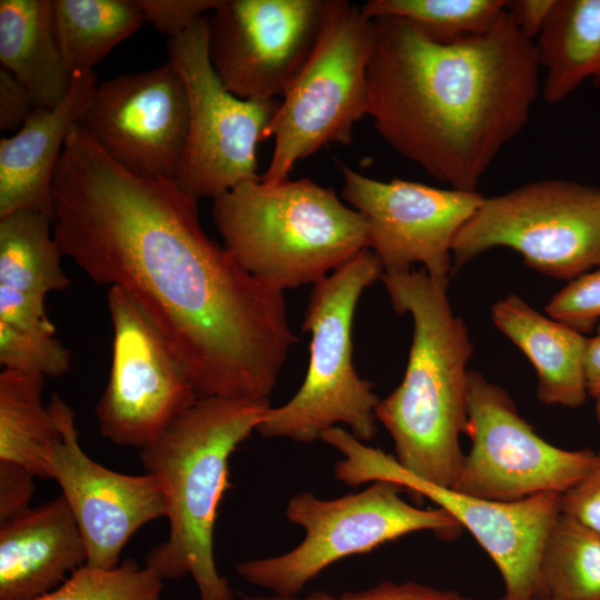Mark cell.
I'll return each mask as SVG.
<instances>
[{
    "label": "cell",
    "mask_w": 600,
    "mask_h": 600,
    "mask_svg": "<svg viewBox=\"0 0 600 600\" xmlns=\"http://www.w3.org/2000/svg\"><path fill=\"white\" fill-rule=\"evenodd\" d=\"M52 196L63 257L137 303L199 398L268 399L296 341L283 291L206 234L196 198L126 170L79 124Z\"/></svg>",
    "instance_id": "obj_1"
},
{
    "label": "cell",
    "mask_w": 600,
    "mask_h": 600,
    "mask_svg": "<svg viewBox=\"0 0 600 600\" xmlns=\"http://www.w3.org/2000/svg\"><path fill=\"white\" fill-rule=\"evenodd\" d=\"M372 27L367 114L377 132L431 178L477 191L541 93L536 41L507 10L489 31L447 43L402 18Z\"/></svg>",
    "instance_id": "obj_2"
},
{
    "label": "cell",
    "mask_w": 600,
    "mask_h": 600,
    "mask_svg": "<svg viewBox=\"0 0 600 600\" xmlns=\"http://www.w3.org/2000/svg\"><path fill=\"white\" fill-rule=\"evenodd\" d=\"M390 302L413 322L409 359L401 383L376 408L390 433L398 463L414 477L453 488L464 453L467 364L473 346L464 321L454 314L448 283L424 269L383 272Z\"/></svg>",
    "instance_id": "obj_3"
},
{
    "label": "cell",
    "mask_w": 600,
    "mask_h": 600,
    "mask_svg": "<svg viewBox=\"0 0 600 600\" xmlns=\"http://www.w3.org/2000/svg\"><path fill=\"white\" fill-rule=\"evenodd\" d=\"M269 399L200 397L153 442L140 449L161 488L170 531L146 557L162 579L190 574L200 600H233L217 570L213 528L229 483V460L256 431Z\"/></svg>",
    "instance_id": "obj_4"
},
{
    "label": "cell",
    "mask_w": 600,
    "mask_h": 600,
    "mask_svg": "<svg viewBox=\"0 0 600 600\" xmlns=\"http://www.w3.org/2000/svg\"><path fill=\"white\" fill-rule=\"evenodd\" d=\"M223 247L281 290L316 283L368 248V226L331 188L310 179L247 180L213 199Z\"/></svg>",
    "instance_id": "obj_5"
},
{
    "label": "cell",
    "mask_w": 600,
    "mask_h": 600,
    "mask_svg": "<svg viewBox=\"0 0 600 600\" xmlns=\"http://www.w3.org/2000/svg\"><path fill=\"white\" fill-rule=\"evenodd\" d=\"M383 272L367 248L313 284L302 324L310 333L307 374L289 401L269 408L256 429L260 436L313 443L346 424L361 441L374 438L380 399L353 366L352 324L362 292Z\"/></svg>",
    "instance_id": "obj_6"
},
{
    "label": "cell",
    "mask_w": 600,
    "mask_h": 600,
    "mask_svg": "<svg viewBox=\"0 0 600 600\" xmlns=\"http://www.w3.org/2000/svg\"><path fill=\"white\" fill-rule=\"evenodd\" d=\"M404 491L397 482L377 480L357 493L333 499L300 492L288 501L286 517L304 530L302 541L280 556L238 563L236 571L272 596L296 597L343 558L418 531L429 530L441 538L459 532L461 526L444 509L411 506L402 498Z\"/></svg>",
    "instance_id": "obj_7"
},
{
    "label": "cell",
    "mask_w": 600,
    "mask_h": 600,
    "mask_svg": "<svg viewBox=\"0 0 600 600\" xmlns=\"http://www.w3.org/2000/svg\"><path fill=\"white\" fill-rule=\"evenodd\" d=\"M372 37V20L361 6L334 0L314 50L266 131L274 148L263 182L288 180L298 161L328 144L351 142L356 123L368 113Z\"/></svg>",
    "instance_id": "obj_8"
},
{
    "label": "cell",
    "mask_w": 600,
    "mask_h": 600,
    "mask_svg": "<svg viewBox=\"0 0 600 600\" xmlns=\"http://www.w3.org/2000/svg\"><path fill=\"white\" fill-rule=\"evenodd\" d=\"M497 247L571 281L600 266V187L542 179L483 198L452 244L453 272Z\"/></svg>",
    "instance_id": "obj_9"
},
{
    "label": "cell",
    "mask_w": 600,
    "mask_h": 600,
    "mask_svg": "<svg viewBox=\"0 0 600 600\" xmlns=\"http://www.w3.org/2000/svg\"><path fill=\"white\" fill-rule=\"evenodd\" d=\"M321 440L343 456L333 468L338 481L350 487L397 482L432 500L468 529L500 571L504 584L500 600H533L538 594L541 550L561 512V494L540 493L516 502L479 499L414 477L392 454L367 446L341 427L329 429Z\"/></svg>",
    "instance_id": "obj_10"
},
{
    "label": "cell",
    "mask_w": 600,
    "mask_h": 600,
    "mask_svg": "<svg viewBox=\"0 0 600 600\" xmlns=\"http://www.w3.org/2000/svg\"><path fill=\"white\" fill-rule=\"evenodd\" d=\"M207 16L168 41L169 60L183 80L189 126L177 184L189 196L212 198L259 179L257 146L280 107L278 99L246 100L229 92L208 52Z\"/></svg>",
    "instance_id": "obj_11"
},
{
    "label": "cell",
    "mask_w": 600,
    "mask_h": 600,
    "mask_svg": "<svg viewBox=\"0 0 600 600\" xmlns=\"http://www.w3.org/2000/svg\"><path fill=\"white\" fill-rule=\"evenodd\" d=\"M464 454L452 489L479 499L516 502L562 494L593 467L590 449L566 450L543 440L518 412L508 392L469 371Z\"/></svg>",
    "instance_id": "obj_12"
},
{
    "label": "cell",
    "mask_w": 600,
    "mask_h": 600,
    "mask_svg": "<svg viewBox=\"0 0 600 600\" xmlns=\"http://www.w3.org/2000/svg\"><path fill=\"white\" fill-rule=\"evenodd\" d=\"M334 0H220L208 52L223 87L246 100L283 97L314 50Z\"/></svg>",
    "instance_id": "obj_13"
},
{
    "label": "cell",
    "mask_w": 600,
    "mask_h": 600,
    "mask_svg": "<svg viewBox=\"0 0 600 600\" xmlns=\"http://www.w3.org/2000/svg\"><path fill=\"white\" fill-rule=\"evenodd\" d=\"M112 359L96 417L100 433L139 449L158 439L199 396L186 370L137 303L120 288L107 296Z\"/></svg>",
    "instance_id": "obj_14"
},
{
    "label": "cell",
    "mask_w": 600,
    "mask_h": 600,
    "mask_svg": "<svg viewBox=\"0 0 600 600\" xmlns=\"http://www.w3.org/2000/svg\"><path fill=\"white\" fill-rule=\"evenodd\" d=\"M340 171L342 197L364 217L368 248L384 272L421 263L432 279L449 283L454 238L484 197L398 178L380 181L343 164Z\"/></svg>",
    "instance_id": "obj_15"
},
{
    "label": "cell",
    "mask_w": 600,
    "mask_h": 600,
    "mask_svg": "<svg viewBox=\"0 0 600 600\" xmlns=\"http://www.w3.org/2000/svg\"><path fill=\"white\" fill-rule=\"evenodd\" d=\"M79 126L126 170L176 182L189 126L183 80L168 59L98 83Z\"/></svg>",
    "instance_id": "obj_16"
},
{
    "label": "cell",
    "mask_w": 600,
    "mask_h": 600,
    "mask_svg": "<svg viewBox=\"0 0 600 600\" xmlns=\"http://www.w3.org/2000/svg\"><path fill=\"white\" fill-rule=\"evenodd\" d=\"M61 437L48 456L51 479L62 490L83 538L88 566L112 569L131 537L166 517L157 479L129 476L92 460L80 447L74 413L59 394L48 403Z\"/></svg>",
    "instance_id": "obj_17"
},
{
    "label": "cell",
    "mask_w": 600,
    "mask_h": 600,
    "mask_svg": "<svg viewBox=\"0 0 600 600\" xmlns=\"http://www.w3.org/2000/svg\"><path fill=\"white\" fill-rule=\"evenodd\" d=\"M97 84L93 70L74 72L59 104L36 108L13 136L0 139V218L19 210L52 218L54 172Z\"/></svg>",
    "instance_id": "obj_18"
},
{
    "label": "cell",
    "mask_w": 600,
    "mask_h": 600,
    "mask_svg": "<svg viewBox=\"0 0 600 600\" xmlns=\"http://www.w3.org/2000/svg\"><path fill=\"white\" fill-rule=\"evenodd\" d=\"M87 548L61 494L0 523V600H34L87 563Z\"/></svg>",
    "instance_id": "obj_19"
},
{
    "label": "cell",
    "mask_w": 600,
    "mask_h": 600,
    "mask_svg": "<svg viewBox=\"0 0 600 600\" xmlns=\"http://www.w3.org/2000/svg\"><path fill=\"white\" fill-rule=\"evenodd\" d=\"M62 257L48 214L19 210L0 218V323L56 333L44 300L70 286Z\"/></svg>",
    "instance_id": "obj_20"
},
{
    "label": "cell",
    "mask_w": 600,
    "mask_h": 600,
    "mask_svg": "<svg viewBox=\"0 0 600 600\" xmlns=\"http://www.w3.org/2000/svg\"><path fill=\"white\" fill-rule=\"evenodd\" d=\"M491 319L533 366L541 402L578 408L586 401L587 338L582 333L539 313L517 294L498 300L491 308Z\"/></svg>",
    "instance_id": "obj_21"
},
{
    "label": "cell",
    "mask_w": 600,
    "mask_h": 600,
    "mask_svg": "<svg viewBox=\"0 0 600 600\" xmlns=\"http://www.w3.org/2000/svg\"><path fill=\"white\" fill-rule=\"evenodd\" d=\"M0 63L37 108H53L64 99L73 74L58 41L53 0L0 1Z\"/></svg>",
    "instance_id": "obj_22"
},
{
    "label": "cell",
    "mask_w": 600,
    "mask_h": 600,
    "mask_svg": "<svg viewBox=\"0 0 600 600\" xmlns=\"http://www.w3.org/2000/svg\"><path fill=\"white\" fill-rule=\"evenodd\" d=\"M534 41L544 102L561 103L587 79L600 88V0H556Z\"/></svg>",
    "instance_id": "obj_23"
},
{
    "label": "cell",
    "mask_w": 600,
    "mask_h": 600,
    "mask_svg": "<svg viewBox=\"0 0 600 600\" xmlns=\"http://www.w3.org/2000/svg\"><path fill=\"white\" fill-rule=\"evenodd\" d=\"M46 377L38 372L2 369L0 373V460L51 479L48 456L61 433L42 394Z\"/></svg>",
    "instance_id": "obj_24"
},
{
    "label": "cell",
    "mask_w": 600,
    "mask_h": 600,
    "mask_svg": "<svg viewBox=\"0 0 600 600\" xmlns=\"http://www.w3.org/2000/svg\"><path fill=\"white\" fill-rule=\"evenodd\" d=\"M54 26L67 68L93 70L144 22L137 0H53Z\"/></svg>",
    "instance_id": "obj_25"
},
{
    "label": "cell",
    "mask_w": 600,
    "mask_h": 600,
    "mask_svg": "<svg viewBox=\"0 0 600 600\" xmlns=\"http://www.w3.org/2000/svg\"><path fill=\"white\" fill-rule=\"evenodd\" d=\"M538 594L600 600V533L560 512L541 550Z\"/></svg>",
    "instance_id": "obj_26"
},
{
    "label": "cell",
    "mask_w": 600,
    "mask_h": 600,
    "mask_svg": "<svg viewBox=\"0 0 600 600\" xmlns=\"http://www.w3.org/2000/svg\"><path fill=\"white\" fill-rule=\"evenodd\" d=\"M507 0H369L361 6L370 20L402 18L434 41L447 43L489 31Z\"/></svg>",
    "instance_id": "obj_27"
},
{
    "label": "cell",
    "mask_w": 600,
    "mask_h": 600,
    "mask_svg": "<svg viewBox=\"0 0 600 600\" xmlns=\"http://www.w3.org/2000/svg\"><path fill=\"white\" fill-rule=\"evenodd\" d=\"M162 578L128 559L112 569L80 567L63 583L34 600H160Z\"/></svg>",
    "instance_id": "obj_28"
},
{
    "label": "cell",
    "mask_w": 600,
    "mask_h": 600,
    "mask_svg": "<svg viewBox=\"0 0 600 600\" xmlns=\"http://www.w3.org/2000/svg\"><path fill=\"white\" fill-rule=\"evenodd\" d=\"M0 363L2 369L59 377L70 369L71 354L54 333L0 323Z\"/></svg>",
    "instance_id": "obj_29"
},
{
    "label": "cell",
    "mask_w": 600,
    "mask_h": 600,
    "mask_svg": "<svg viewBox=\"0 0 600 600\" xmlns=\"http://www.w3.org/2000/svg\"><path fill=\"white\" fill-rule=\"evenodd\" d=\"M544 310L550 318L582 334L592 331L600 320V266L571 280Z\"/></svg>",
    "instance_id": "obj_30"
},
{
    "label": "cell",
    "mask_w": 600,
    "mask_h": 600,
    "mask_svg": "<svg viewBox=\"0 0 600 600\" xmlns=\"http://www.w3.org/2000/svg\"><path fill=\"white\" fill-rule=\"evenodd\" d=\"M243 600H476L454 591L439 590L417 582L397 583L383 581L372 588L358 592L331 594L323 591L307 597L281 598L276 596L240 594Z\"/></svg>",
    "instance_id": "obj_31"
},
{
    "label": "cell",
    "mask_w": 600,
    "mask_h": 600,
    "mask_svg": "<svg viewBox=\"0 0 600 600\" xmlns=\"http://www.w3.org/2000/svg\"><path fill=\"white\" fill-rule=\"evenodd\" d=\"M144 21L158 31L176 38L212 12L220 0H137Z\"/></svg>",
    "instance_id": "obj_32"
},
{
    "label": "cell",
    "mask_w": 600,
    "mask_h": 600,
    "mask_svg": "<svg viewBox=\"0 0 600 600\" xmlns=\"http://www.w3.org/2000/svg\"><path fill=\"white\" fill-rule=\"evenodd\" d=\"M560 511L600 533V449L591 470L560 496Z\"/></svg>",
    "instance_id": "obj_33"
},
{
    "label": "cell",
    "mask_w": 600,
    "mask_h": 600,
    "mask_svg": "<svg viewBox=\"0 0 600 600\" xmlns=\"http://www.w3.org/2000/svg\"><path fill=\"white\" fill-rule=\"evenodd\" d=\"M34 476L20 464L0 460V523L29 508L34 491Z\"/></svg>",
    "instance_id": "obj_34"
},
{
    "label": "cell",
    "mask_w": 600,
    "mask_h": 600,
    "mask_svg": "<svg viewBox=\"0 0 600 600\" xmlns=\"http://www.w3.org/2000/svg\"><path fill=\"white\" fill-rule=\"evenodd\" d=\"M36 108L30 92L0 68V129L17 132Z\"/></svg>",
    "instance_id": "obj_35"
},
{
    "label": "cell",
    "mask_w": 600,
    "mask_h": 600,
    "mask_svg": "<svg viewBox=\"0 0 600 600\" xmlns=\"http://www.w3.org/2000/svg\"><path fill=\"white\" fill-rule=\"evenodd\" d=\"M556 0H507L506 10L519 30L534 41L542 31Z\"/></svg>",
    "instance_id": "obj_36"
},
{
    "label": "cell",
    "mask_w": 600,
    "mask_h": 600,
    "mask_svg": "<svg viewBox=\"0 0 600 600\" xmlns=\"http://www.w3.org/2000/svg\"><path fill=\"white\" fill-rule=\"evenodd\" d=\"M584 379L588 396L600 397V323L597 333L587 338L584 349Z\"/></svg>",
    "instance_id": "obj_37"
},
{
    "label": "cell",
    "mask_w": 600,
    "mask_h": 600,
    "mask_svg": "<svg viewBox=\"0 0 600 600\" xmlns=\"http://www.w3.org/2000/svg\"><path fill=\"white\" fill-rule=\"evenodd\" d=\"M596 407H594V411H596V417H597V420H598V423L600 426V397L596 399Z\"/></svg>",
    "instance_id": "obj_38"
},
{
    "label": "cell",
    "mask_w": 600,
    "mask_h": 600,
    "mask_svg": "<svg viewBox=\"0 0 600 600\" xmlns=\"http://www.w3.org/2000/svg\"><path fill=\"white\" fill-rule=\"evenodd\" d=\"M533 600H549L541 594H537Z\"/></svg>",
    "instance_id": "obj_39"
}]
</instances>
